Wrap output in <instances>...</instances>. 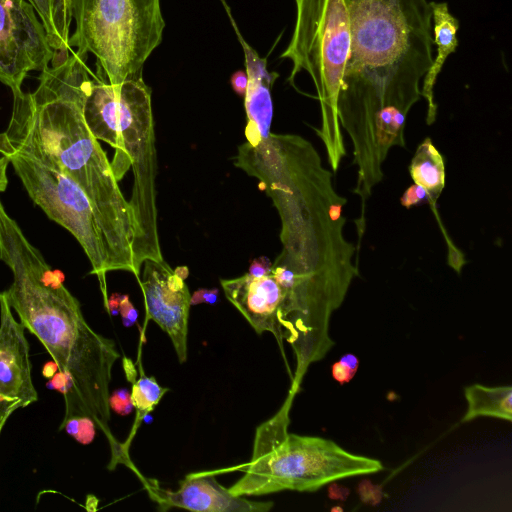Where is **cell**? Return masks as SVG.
Returning a JSON list of instances; mask_svg holds the SVG:
<instances>
[{"instance_id": "4", "label": "cell", "mask_w": 512, "mask_h": 512, "mask_svg": "<svg viewBox=\"0 0 512 512\" xmlns=\"http://www.w3.org/2000/svg\"><path fill=\"white\" fill-rule=\"evenodd\" d=\"M234 164L259 180L278 210L283 248L276 264L311 270L352 249L342 232L345 199L307 140L271 133L256 146L240 145Z\"/></svg>"}, {"instance_id": "15", "label": "cell", "mask_w": 512, "mask_h": 512, "mask_svg": "<svg viewBox=\"0 0 512 512\" xmlns=\"http://www.w3.org/2000/svg\"><path fill=\"white\" fill-rule=\"evenodd\" d=\"M430 6L433 20V41L437 46V53L422 79L421 86V97L425 98L428 105V124L434 122L437 111L434 101V86L446 59L457 50L459 30V21L450 13L446 2L431 1Z\"/></svg>"}, {"instance_id": "31", "label": "cell", "mask_w": 512, "mask_h": 512, "mask_svg": "<svg viewBox=\"0 0 512 512\" xmlns=\"http://www.w3.org/2000/svg\"><path fill=\"white\" fill-rule=\"evenodd\" d=\"M174 271L177 275H179L184 280L188 276V268L187 267H177Z\"/></svg>"}, {"instance_id": "30", "label": "cell", "mask_w": 512, "mask_h": 512, "mask_svg": "<svg viewBox=\"0 0 512 512\" xmlns=\"http://www.w3.org/2000/svg\"><path fill=\"white\" fill-rule=\"evenodd\" d=\"M58 371L57 364L52 360V362H48L43 367V375L46 378H51Z\"/></svg>"}, {"instance_id": "22", "label": "cell", "mask_w": 512, "mask_h": 512, "mask_svg": "<svg viewBox=\"0 0 512 512\" xmlns=\"http://www.w3.org/2000/svg\"><path fill=\"white\" fill-rule=\"evenodd\" d=\"M109 407L121 416H126L134 409L131 393L126 388H120L109 395Z\"/></svg>"}, {"instance_id": "25", "label": "cell", "mask_w": 512, "mask_h": 512, "mask_svg": "<svg viewBox=\"0 0 512 512\" xmlns=\"http://www.w3.org/2000/svg\"><path fill=\"white\" fill-rule=\"evenodd\" d=\"M218 289H206L201 288L196 290L190 298L191 305H197L201 303L214 304L217 301Z\"/></svg>"}, {"instance_id": "11", "label": "cell", "mask_w": 512, "mask_h": 512, "mask_svg": "<svg viewBox=\"0 0 512 512\" xmlns=\"http://www.w3.org/2000/svg\"><path fill=\"white\" fill-rule=\"evenodd\" d=\"M137 278L144 295L147 318L169 336L180 363L187 359L190 292L179 275L165 262L147 259Z\"/></svg>"}, {"instance_id": "13", "label": "cell", "mask_w": 512, "mask_h": 512, "mask_svg": "<svg viewBox=\"0 0 512 512\" xmlns=\"http://www.w3.org/2000/svg\"><path fill=\"white\" fill-rule=\"evenodd\" d=\"M147 483L150 497L163 511L177 507L197 512H267L273 507L272 501H252L231 494L216 481L214 471L190 473L174 491Z\"/></svg>"}, {"instance_id": "9", "label": "cell", "mask_w": 512, "mask_h": 512, "mask_svg": "<svg viewBox=\"0 0 512 512\" xmlns=\"http://www.w3.org/2000/svg\"><path fill=\"white\" fill-rule=\"evenodd\" d=\"M30 198L78 241L97 276L105 306L106 273L121 270L103 227L83 190L58 170L10 148H0Z\"/></svg>"}, {"instance_id": "17", "label": "cell", "mask_w": 512, "mask_h": 512, "mask_svg": "<svg viewBox=\"0 0 512 512\" xmlns=\"http://www.w3.org/2000/svg\"><path fill=\"white\" fill-rule=\"evenodd\" d=\"M415 184L425 188L431 202L441 194L445 183V169L441 154L430 138H426L417 148L409 166Z\"/></svg>"}, {"instance_id": "18", "label": "cell", "mask_w": 512, "mask_h": 512, "mask_svg": "<svg viewBox=\"0 0 512 512\" xmlns=\"http://www.w3.org/2000/svg\"><path fill=\"white\" fill-rule=\"evenodd\" d=\"M36 10L41 19L52 48L56 51H67L69 46L70 0H27Z\"/></svg>"}, {"instance_id": "2", "label": "cell", "mask_w": 512, "mask_h": 512, "mask_svg": "<svg viewBox=\"0 0 512 512\" xmlns=\"http://www.w3.org/2000/svg\"><path fill=\"white\" fill-rule=\"evenodd\" d=\"M93 75L87 54L57 51L35 90L13 95L0 148L33 157L74 181L95 210L121 271L139 278L144 258L132 208L84 118Z\"/></svg>"}, {"instance_id": "12", "label": "cell", "mask_w": 512, "mask_h": 512, "mask_svg": "<svg viewBox=\"0 0 512 512\" xmlns=\"http://www.w3.org/2000/svg\"><path fill=\"white\" fill-rule=\"evenodd\" d=\"M25 329L0 292V435L9 417L37 401Z\"/></svg>"}, {"instance_id": "19", "label": "cell", "mask_w": 512, "mask_h": 512, "mask_svg": "<svg viewBox=\"0 0 512 512\" xmlns=\"http://www.w3.org/2000/svg\"><path fill=\"white\" fill-rule=\"evenodd\" d=\"M169 391L161 387L154 376H142L133 383L131 400L136 409L137 417L131 433L136 431L144 417L154 410L161 398Z\"/></svg>"}, {"instance_id": "7", "label": "cell", "mask_w": 512, "mask_h": 512, "mask_svg": "<svg viewBox=\"0 0 512 512\" xmlns=\"http://www.w3.org/2000/svg\"><path fill=\"white\" fill-rule=\"evenodd\" d=\"M294 1V29L280 58L292 63L288 78L291 84L297 74L305 72L315 86L322 116L317 134L336 172L345 155L337 100L350 46L348 12L344 0Z\"/></svg>"}, {"instance_id": "28", "label": "cell", "mask_w": 512, "mask_h": 512, "mask_svg": "<svg viewBox=\"0 0 512 512\" xmlns=\"http://www.w3.org/2000/svg\"><path fill=\"white\" fill-rule=\"evenodd\" d=\"M375 489V486L371 485L369 482H363L359 485V494L361 496V499L364 502H370L373 501V503H376L380 500V494L379 493H372V491Z\"/></svg>"}, {"instance_id": "6", "label": "cell", "mask_w": 512, "mask_h": 512, "mask_svg": "<svg viewBox=\"0 0 512 512\" xmlns=\"http://www.w3.org/2000/svg\"><path fill=\"white\" fill-rule=\"evenodd\" d=\"M294 395L290 391L277 413L257 427L250 460L233 468L243 476L228 488L231 494L312 492L335 480L383 469L379 460L350 453L331 440L289 433Z\"/></svg>"}, {"instance_id": "27", "label": "cell", "mask_w": 512, "mask_h": 512, "mask_svg": "<svg viewBox=\"0 0 512 512\" xmlns=\"http://www.w3.org/2000/svg\"><path fill=\"white\" fill-rule=\"evenodd\" d=\"M248 84L246 71L238 70L231 76V85L233 90L240 96H244Z\"/></svg>"}, {"instance_id": "23", "label": "cell", "mask_w": 512, "mask_h": 512, "mask_svg": "<svg viewBox=\"0 0 512 512\" xmlns=\"http://www.w3.org/2000/svg\"><path fill=\"white\" fill-rule=\"evenodd\" d=\"M425 200L431 202V196L429 192L422 186L414 183L405 190L400 198V203L405 208H410L414 205L422 203Z\"/></svg>"}, {"instance_id": "3", "label": "cell", "mask_w": 512, "mask_h": 512, "mask_svg": "<svg viewBox=\"0 0 512 512\" xmlns=\"http://www.w3.org/2000/svg\"><path fill=\"white\" fill-rule=\"evenodd\" d=\"M0 259L13 277L9 288L2 291L8 304L72 386L62 422L90 417L114 453L117 443L109 428V387L114 363L120 357L116 344L88 324L79 301L64 285V275L48 265L1 200Z\"/></svg>"}, {"instance_id": "14", "label": "cell", "mask_w": 512, "mask_h": 512, "mask_svg": "<svg viewBox=\"0 0 512 512\" xmlns=\"http://www.w3.org/2000/svg\"><path fill=\"white\" fill-rule=\"evenodd\" d=\"M227 11L229 13L228 9ZM229 18L243 48L248 76V84L244 95V106L247 115L246 142L256 146L271 134L270 128L273 116L271 88L278 74L267 70V57L261 58L243 39L230 13Z\"/></svg>"}, {"instance_id": "8", "label": "cell", "mask_w": 512, "mask_h": 512, "mask_svg": "<svg viewBox=\"0 0 512 512\" xmlns=\"http://www.w3.org/2000/svg\"><path fill=\"white\" fill-rule=\"evenodd\" d=\"M70 13V48L93 54L110 84L142 74L165 28L160 0H70Z\"/></svg>"}, {"instance_id": "24", "label": "cell", "mask_w": 512, "mask_h": 512, "mask_svg": "<svg viewBox=\"0 0 512 512\" xmlns=\"http://www.w3.org/2000/svg\"><path fill=\"white\" fill-rule=\"evenodd\" d=\"M118 311L126 327L132 326L136 322L138 316L137 310L130 302L128 295H121Z\"/></svg>"}, {"instance_id": "1", "label": "cell", "mask_w": 512, "mask_h": 512, "mask_svg": "<svg viewBox=\"0 0 512 512\" xmlns=\"http://www.w3.org/2000/svg\"><path fill=\"white\" fill-rule=\"evenodd\" d=\"M344 1L350 46L337 113L353 144L356 185L370 188L389 150L405 147V120L433 61L432 10L427 0Z\"/></svg>"}, {"instance_id": "16", "label": "cell", "mask_w": 512, "mask_h": 512, "mask_svg": "<svg viewBox=\"0 0 512 512\" xmlns=\"http://www.w3.org/2000/svg\"><path fill=\"white\" fill-rule=\"evenodd\" d=\"M464 395L468 409L462 422H468L480 416L512 420V387L510 385L487 387L473 384L465 387Z\"/></svg>"}, {"instance_id": "21", "label": "cell", "mask_w": 512, "mask_h": 512, "mask_svg": "<svg viewBox=\"0 0 512 512\" xmlns=\"http://www.w3.org/2000/svg\"><path fill=\"white\" fill-rule=\"evenodd\" d=\"M358 358L353 354H346L332 365L333 378L340 384L349 382L358 369Z\"/></svg>"}, {"instance_id": "5", "label": "cell", "mask_w": 512, "mask_h": 512, "mask_svg": "<svg viewBox=\"0 0 512 512\" xmlns=\"http://www.w3.org/2000/svg\"><path fill=\"white\" fill-rule=\"evenodd\" d=\"M84 118L97 140L114 149L111 169L119 182L132 168L128 200L141 236L144 261L162 260L157 206V153L151 89L142 74L110 84L96 71L84 103Z\"/></svg>"}, {"instance_id": "29", "label": "cell", "mask_w": 512, "mask_h": 512, "mask_svg": "<svg viewBox=\"0 0 512 512\" xmlns=\"http://www.w3.org/2000/svg\"><path fill=\"white\" fill-rule=\"evenodd\" d=\"M8 163H9V161L5 156L0 157V192L5 191L7 184H8V178H7Z\"/></svg>"}, {"instance_id": "20", "label": "cell", "mask_w": 512, "mask_h": 512, "mask_svg": "<svg viewBox=\"0 0 512 512\" xmlns=\"http://www.w3.org/2000/svg\"><path fill=\"white\" fill-rule=\"evenodd\" d=\"M95 428L96 425L90 417L77 416L61 422L59 430L64 429L77 442L86 445L93 441Z\"/></svg>"}, {"instance_id": "26", "label": "cell", "mask_w": 512, "mask_h": 512, "mask_svg": "<svg viewBox=\"0 0 512 512\" xmlns=\"http://www.w3.org/2000/svg\"><path fill=\"white\" fill-rule=\"evenodd\" d=\"M271 266L270 260L262 256L251 262L248 273L255 277L264 276L270 273Z\"/></svg>"}, {"instance_id": "10", "label": "cell", "mask_w": 512, "mask_h": 512, "mask_svg": "<svg viewBox=\"0 0 512 512\" xmlns=\"http://www.w3.org/2000/svg\"><path fill=\"white\" fill-rule=\"evenodd\" d=\"M47 31L27 0H0V81L13 95L30 71H42L56 55Z\"/></svg>"}]
</instances>
